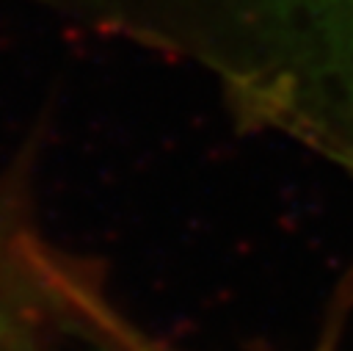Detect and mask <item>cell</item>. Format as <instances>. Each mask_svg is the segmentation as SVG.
<instances>
[{
  "label": "cell",
  "mask_w": 353,
  "mask_h": 351,
  "mask_svg": "<svg viewBox=\"0 0 353 351\" xmlns=\"http://www.w3.org/2000/svg\"><path fill=\"white\" fill-rule=\"evenodd\" d=\"M44 326H58L44 279V240L0 199V351H39Z\"/></svg>",
  "instance_id": "6da1fadb"
},
{
  "label": "cell",
  "mask_w": 353,
  "mask_h": 351,
  "mask_svg": "<svg viewBox=\"0 0 353 351\" xmlns=\"http://www.w3.org/2000/svg\"><path fill=\"white\" fill-rule=\"evenodd\" d=\"M52 304L58 326L85 340L94 351H182L116 310L91 274L63 254L52 268ZM336 334L339 326L334 323L314 351H336Z\"/></svg>",
  "instance_id": "7a4b0ae2"
},
{
  "label": "cell",
  "mask_w": 353,
  "mask_h": 351,
  "mask_svg": "<svg viewBox=\"0 0 353 351\" xmlns=\"http://www.w3.org/2000/svg\"><path fill=\"white\" fill-rule=\"evenodd\" d=\"M328 39H342V47L353 53V0H292Z\"/></svg>",
  "instance_id": "3957f363"
}]
</instances>
